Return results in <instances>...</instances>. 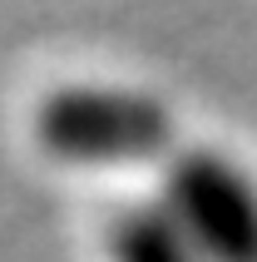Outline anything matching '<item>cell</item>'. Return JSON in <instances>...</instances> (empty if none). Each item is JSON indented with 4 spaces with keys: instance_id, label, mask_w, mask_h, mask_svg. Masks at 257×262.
Returning a JSON list of instances; mask_svg holds the SVG:
<instances>
[{
    "instance_id": "obj_1",
    "label": "cell",
    "mask_w": 257,
    "mask_h": 262,
    "mask_svg": "<svg viewBox=\"0 0 257 262\" xmlns=\"http://www.w3.org/2000/svg\"><path fill=\"white\" fill-rule=\"evenodd\" d=\"M35 139L74 168H139L168 154V104L124 84H65L35 109Z\"/></svg>"
},
{
    "instance_id": "obj_2",
    "label": "cell",
    "mask_w": 257,
    "mask_h": 262,
    "mask_svg": "<svg viewBox=\"0 0 257 262\" xmlns=\"http://www.w3.org/2000/svg\"><path fill=\"white\" fill-rule=\"evenodd\" d=\"M168 208L203 262H257V183L218 148L173 154L163 178Z\"/></svg>"
},
{
    "instance_id": "obj_3",
    "label": "cell",
    "mask_w": 257,
    "mask_h": 262,
    "mask_svg": "<svg viewBox=\"0 0 257 262\" xmlns=\"http://www.w3.org/2000/svg\"><path fill=\"white\" fill-rule=\"evenodd\" d=\"M109 257L114 262H203L163 203H148V208L139 203L119 213L109 228Z\"/></svg>"
}]
</instances>
